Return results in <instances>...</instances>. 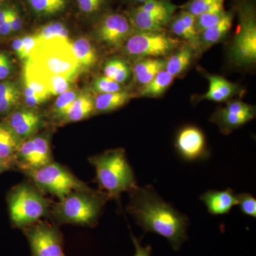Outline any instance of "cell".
Returning a JSON list of instances; mask_svg holds the SVG:
<instances>
[{"instance_id":"cell-1","label":"cell","mask_w":256,"mask_h":256,"mask_svg":"<svg viewBox=\"0 0 256 256\" xmlns=\"http://www.w3.org/2000/svg\"><path fill=\"white\" fill-rule=\"evenodd\" d=\"M129 194L126 210L144 233L158 234L166 238L174 250H180L188 238V217L162 198L151 185L138 186Z\"/></svg>"},{"instance_id":"cell-2","label":"cell","mask_w":256,"mask_h":256,"mask_svg":"<svg viewBox=\"0 0 256 256\" xmlns=\"http://www.w3.org/2000/svg\"><path fill=\"white\" fill-rule=\"evenodd\" d=\"M110 198L106 192L92 188L70 192L52 205L50 217L58 224L94 227L98 222L106 202Z\"/></svg>"},{"instance_id":"cell-3","label":"cell","mask_w":256,"mask_h":256,"mask_svg":"<svg viewBox=\"0 0 256 256\" xmlns=\"http://www.w3.org/2000/svg\"><path fill=\"white\" fill-rule=\"evenodd\" d=\"M95 168L96 181L101 191L117 202L124 192L130 193L138 188L134 172L122 148L108 150L89 158Z\"/></svg>"},{"instance_id":"cell-4","label":"cell","mask_w":256,"mask_h":256,"mask_svg":"<svg viewBox=\"0 0 256 256\" xmlns=\"http://www.w3.org/2000/svg\"><path fill=\"white\" fill-rule=\"evenodd\" d=\"M28 60L45 73L72 80L80 68L70 40L62 37L37 41Z\"/></svg>"},{"instance_id":"cell-5","label":"cell","mask_w":256,"mask_h":256,"mask_svg":"<svg viewBox=\"0 0 256 256\" xmlns=\"http://www.w3.org/2000/svg\"><path fill=\"white\" fill-rule=\"evenodd\" d=\"M10 220L15 228L25 227L50 216L52 204L34 184L23 182L8 195Z\"/></svg>"},{"instance_id":"cell-6","label":"cell","mask_w":256,"mask_h":256,"mask_svg":"<svg viewBox=\"0 0 256 256\" xmlns=\"http://www.w3.org/2000/svg\"><path fill=\"white\" fill-rule=\"evenodd\" d=\"M238 25L230 50V60L240 66L256 62V10L252 0H242L236 8Z\"/></svg>"},{"instance_id":"cell-7","label":"cell","mask_w":256,"mask_h":256,"mask_svg":"<svg viewBox=\"0 0 256 256\" xmlns=\"http://www.w3.org/2000/svg\"><path fill=\"white\" fill-rule=\"evenodd\" d=\"M25 174L40 191L54 195L60 200L70 192L90 188L65 166L54 161Z\"/></svg>"},{"instance_id":"cell-8","label":"cell","mask_w":256,"mask_h":256,"mask_svg":"<svg viewBox=\"0 0 256 256\" xmlns=\"http://www.w3.org/2000/svg\"><path fill=\"white\" fill-rule=\"evenodd\" d=\"M178 42L162 32L133 31L124 44V52L136 60L169 55Z\"/></svg>"},{"instance_id":"cell-9","label":"cell","mask_w":256,"mask_h":256,"mask_svg":"<svg viewBox=\"0 0 256 256\" xmlns=\"http://www.w3.org/2000/svg\"><path fill=\"white\" fill-rule=\"evenodd\" d=\"M32 256H64V238L58 227L40 220L23 228Z\"/></svg>"},{"instance_id":"cell-10","label":"cell","mask_w":256,"mask_h":256,"mask_svg":"<svg viewBox=\"0 0 256 256\" xmlns=\"http://www.w3.org/2000/svg\"><path fill=\"white\" fill-rule=\"evenodd\" d=\"M54 162L50 136L36 134L20 143L14 160V168L24 173L43 168Z\"/></svg>"},{"instance_id":"cell-11","label":"cell","mask_w":256,"mask_h":256,"mask_svg":"<svg viewBox=\"0 0 256 256\" xmlns=\"http://www.w3.org/2000/svg\"><path fill=\"white\" fill-rule=\"evenodd\" d=\"M134 31L126 15L109 13L101 18L96 28L98 40L106 46L118 48L124 45Z\"/></svg>"},{"instance_id":"cell-12","label":"cell","mask_w":256,"mask_h":256,"mask_svg":"<svg viewBox=\"0 0 256 256\" xmlns=\"http://www.w3.org/2000/svg\"><path fill=\"white\" fill-rule=\"evenodd\" d=\"M2 124L22 142L38 133L45 124V118L36 109L18 106L4 118Z\"/></svg>"},{"instance_id":"cell-13","label":"cell","mask_w":256,"mask_h":256,"mask_svg":"<svg viewBox=\"0 0 256 256\" xmlns=\"http://www.w3.org/2000/svg\"><path fill=\"white\" fill-rule=\"evenodd\" d=\"M256 116V109L242 101H232L225 107L218 109L210 118V121L218 124L224 134L242 127Z\"/></svg>"},{"instance_id":"cell-14","label":"cell","mask_w":256,"mask_h":256,"mask_svg":"<svg viewBox=\"0 0 256 256\" xmlns=\"http://www.w3.org/2000/svg\"><path fill=\"white\" fill-rule=\"evenodd\" d=\"M175 146L178 154L185 161L196 162L208 156L204 134L195 126H186L180 130Z\"/></svg>"},{"instance_id":"cell-15","label":"cell","mask_w":256,"mask_h":256,"mask_svg":"<svg viewBox=\"0 0 256 256\" xmlns=\"http://www.w3.org/2000/svg\"><path fill=\"white\" fill-rule=\"evenodd\" d=\"M200 200L212 215L227 214L238 204L237 195L230 188L223 191L208 190L202 195Z\"/></svg>"},{"instance_id":"cell-16","label":"cell","mask_w":256,"mask_h":256,"mask_svg":"<svg viewBox=\"0 0 256 256\" xmlns=\"http://www.w3.org/2000/svg\"><path fill=\"white\" fill-rule=\"evenodd\" d=\"M126 16L130 22L133 30L138 32H162L164 26L171 20L166 16L143 12L137 6L128 10Z\"/></svg>"},{"instance_id":"cell-17","label":"cell","mask_w":256,"mask_h":256,"mask_svg":"<svg viewBox=\"0 0 256 256\" xmlns=\"http://www.w3.org/2000/svg\"><path fill=\"white\" fill-rule=\"evenodd\" d=\"M234 16L233 11L226 12L220 22L200 33L198 34V48L197 50L202 52L208 50L223 40L232 28Z\"/></svg>"},{"instance_id":"cell-18","label":"cell","mask_w":256,"mask_h":256,"mask_svg":"<svg viewBox=\"0 0 256 256\" xmlns=\"http://www.w3.org/2000/svg\"><path fill=\"white\" fill-rule=\"evenodd\" d=\"M206 78L210 82V88L206 94L202 96L201 100L224 102L240 92L236 84L220 76L206 74Z\"/></svg>"},{"instance_id":"cell-19","label":"cell","mask_w":256,"mask_h":256,"mask_svg":"<svg viewBox=\"0 0 256 256\" xmlns=\"http://www.w3.org/2000/svg\"><path fill=\"white\" fill-rule=\"evenodd\" d=\"M22 98V88L14 80L0 82V118L3 119L18 107Z\"/></svg>"},{"instance_id":"cell-20","label":"cell","mask_w":256,"mask_h":256,"mask_svg":"<svg viewBox=\"0 0 256 256\" xmlns=\"http://www.w3.org/2000/svg\"><path fill=\"white\" fill-rule=\"evenodd\" d=\"M94 114L96 112L94 98L88 92H80L66 116L63 124L78 122L88 118Z\"/></svg>"},{"instance_id":"cell-21","label":"cell","mask_w":256,"mask_h":256,"mask_svg":"<svg viewBox=\"0 0 256 256\" xmlns=\"http://www.w3.org/2000/svg\"><path fill=\"white\" fill-rule=\"evenodd\" d=\"M128 90L99 94L94 99L96 114H107L122 107L132 98Z\"/></svg>"},{"instance_id":"cell-22","label":"cell","mask_w":256,"mask_h":256,"mask_svg":"<svg viewBox=\"0 0 256 256\" xmlns=\"http://www.w3.org/2000/svg\"><path fill=\"white\" fill-rule=\"evenodd\" d=\"M166 60L161 58H142L138 60L134 66V80L142 86L150 82L154 76L161 72L164 70Z\"/></svg>"},{"instance_id":"cell-23","label":"cell","mask_w":256,"mask_h":256,"mask_svg":"<svg viewBox=\"0 0 256 256\" xmlns=\"http://www.w3.org/2000/svg\"><path fill=\"white\" fill-rule=\"evenodd\" d=\"M72 46L80 67L84 68L94 67L97 63L98 56L96 48L88 40L82 37L72 43Z\"/></svg>"},{"instance_id":"cell-24","label":"cell","mask_w":256,"mask_h":256,"mask_svg":"<svg viewBox=\"0 0 256 256\" xmlns=\"http://www.w3.org/2000/svg\"><path fill=\"white\" fill-rule=\"evenodd\" d=\"M173 80L174 76L165 70H161L150 82L141 88L138 95L140 97H160L166 92Z\"/></svg>"},{"instance_id":"cell-25","label":"cell","mask_w":256,"mask_h":256,"mask_svg":"<svg viewBox=\"0 0 256 256\" xmlns=\"http://www.w3.org/2000/svg\"><path fill=\"white\" fill-rule=\"evenodd\" d=\"M80 94L78 90L69 89L66 92L58 96L56 100L52 111H50V119L57 124H63L67 114L70 107L73 105L74 101Z\"/></svg>"},{"instance_id":"cell-26","label":"cell","mask_w":256,"mask_h":256,"mask_svg":"<svg viewBox=\"0 0 256 256\" xmlns=\"http://www.w3.org/2000/svg\"><path fill=\"white\" fill-rule=\"evenodd\" d=\"M194 48L191 46L183 47L166 60L164 70L172 76L182 74L191 64Z\"/></svg>"},{"instance_id":"cell-27","label":"cell","mask_w":256,"mask_h":256,"mask_svg":"<svg viewBox=\"0 0 256 256\" xmlns=\"http://www.w3.org/2000/svg\"><path fill=\"white\" fill-rule=\"evenodd\" d=\"M20 141L4 124H0V160L10 162L14 165V160Z\"/></svg>"},{"instance_id":"cell-28","label":"cell","mask_w":256,"mask_h":256,"mask_svg":"<svg viewBox=\"0 0 256 256\" xmlns=\"http://www.w3.org/2000/svg\"><path fill=\"white\" fill-rule=\"evenodd\" d=\"M34 12L40 16H54L66 8L68 0H28Z\"/></svg>"},{"instance_id":"cell-29","label":"cell","mask_w":256,"mask_h":256,"mask_svg":"<svg viewBox=\"0 0 256 256\" xmlns=\"http://www.w3.org/2000/svg\"><path fill=\"white\" fill-rule=\"evenodd\" d=\"M105 76L112 79L118 84H124L130 76L131 70L124 60L119 58H112L108 60L104 67Z\"/></svg>"},{"instance_id":"cell-30","label":"cell","mask_w":256,"mask_h":256,"mask_svg":"<svg viewBox=\"0 0 256 256\" xmlns=\"http://www.w3.org/2000/svg\"><path fill=\"white\" fill-rule=\"evenodd\" d=\"M169 23L170 30L173 34L188 41L194 50H198V35L194 34L190 32L178 13L172 16Z\"/></svg>"},{"instance_id":"cell-31","label":"cell","mask_w":256,"mask_h":256,"mask_svg":"<svg viewBox=\"0 0 256 256\" xmlns=\"http://www.w3.org/2000/svg\"><path fill=\"white\" fill-rule=\"evenodd\" d=\"M225 1L226 0H190L182 6H180V8L181 10L197 16L210 10L224 8Z\"/></svg>"},{"instance_id":"cell-32","label":"cell","mask_w":256,"mask_h":256,"mask_svg":"<svg viewBox=\"0 0 256 256\" xmlns=\"http://www.w3.org/2000/svg\"><path fill=\"white\" fill-rule=\"evenodd\" d=\"M226 12V11L224 6V8H218V9L210 10V11L196 16L195 30H196V33L200 34L202 32L220 22Z\"/></svg>"},{"instance_id":"cell-33","label":"cell","mask_w":256,"mask_h":256,"mask_svg":"<svg viewBox=\"0 0 256 256\" xmlns=\"http://www.w3.org/2000/svg\"><path fill=\"white\" fill-rule=\"evenodd\" d=\"M34 35L36 37L37 41L50 40L56 37L69 38L68 30L63 24L60 22L47 24L37 30Z\"/></svg>"},{"instance_id":"cell-34","label":"cell","mask_w":256,"mask_h":256,"mask_svg":"<svg viewBox=\"0 0 256 256\" xmlns=\"http://www.w3.org/2000/svg\"><path fill=\"white\" fill-rule=\"evenodd\" d=\"M43 73L47 88L50 95L60 96L70 89L72 79L62 76L52 75L44 72Z\"/></svg>"},{"instance_id":"cell-35","label":"cell","mask_w":256,"mask_h":256,"mask_svg":"<svg viewBox=\"0 0 256 256\" xmlns=\"http://www.w3.org/2000/svg\"><path fill=\"white\" fill-rule=\"evenodd\" d=\"M94 92L96 94H104L108 92H120L124 90L122 84L114 82L112 79L108 78L105 76L97 77L94 79L92 84Z\"/></svg>"},{"instance_id":"cell-36","label":"cell","mask_w":256,"mask_h":256,"mask_svg":"<svg viewBox=\"0 0 256 256\" xmlns=\"http://www.w3.org/2000/svg\"><path fill=\"white\" fill-rule=\"evenodd\" d=\"M80 12L87 16L99 14L107 5L108 0H76Z\"/></svg>"},{"instance_id":"cell-37","label":"cell","mask_w":256,"mask_h":256,"mask_svg":"<svg viewBox=\"0 0 256 256\" xmlns=\"http://www.w3.org/2000/svg\"><path fill=\"white\" fill-rule=\"evenodd\" d=\"M237 200L240 212L249 216L256 217V200L252 194L248 193H242L237 194Z\"/></svg>"},{"instance_id":"cell-38","label":"cell","mask_w":256,"mask_h":256,"mask_svg":"<svg viewBox=\"0 0 256 256\" xmlns=\"http://www.w3.org/2000/svg\"><path fill=\"white\" fill-rule=\"evenodd\" d=\"M14 69V62L11 55L8 52L0 50V80L9 78Z\"/></svg>"},{"instance_id":"cell-39","label":"cell","mask_w":256,"mask_h":256,"mask_svg":"<svg viewBox=\"0 0 256 256\" xmlns=\"http://www.w3.org/2000/svg\"><path fill=\"white\" fill-rule=\"evenodd\" d=\"M10 23H11L12 31V33L20 31L22 26V20L20 12L15 8L12 6L10 16Z\"/></svg>"},{"instance_id":"cell-40","label":"cell","mask_w":256,"mask_h":256,"mask_svg":"<svg viewBox=\"0 0 256 256\" xmlns=\"http://www.w3.org/2000/svg\"><path fill=\"white\" fill-rule=\"evenodd\" d=\"M131 238L134 248H136V254L133 256H152V246H142L141 244L140 240L136 238L134 234L131 232Z\"/></svg>"},{"instance_id":"cell-41","label":"cell","mask_w":256,"mask_h":256,"mask_svg":"<svg viewBox=\"0 0 256 256\" xmlns=\"http://www.w3.org/2000/svg\"><path fill=\"white\" fill-rule=\"evenodd\" d=\"M22 40L24 52L26 60L30 58L32 50L36 45L37 40L34 35L33 34L24 36L22 38Z\"/></svg>"},{"instance_id":"cell-42","label":"cell","mask_w":256,"mask_h":256,"mask_svg":"<svg viewBox=\"0 0 256 256\" xmlns=\"http://www.w3.org/2000/svg\"><path fill=\"white\" fill-rule=\"evenodd\" d=\"M12 50H14V53L18 56V58L21 60H26V57H25L24 52L22 40L20 37L14 38L12 43Z\"/></svg>"},{"instance_id":"cell-43","label":"cell","mask_w":256,"mask_h":256,"mask_svg":"<svg viewBox=\"0 0 256 256\" xmlns=\"http://www.w3.org/2000/svg\"><path fill=\"white\" fill-rule=\"evenodd\" d=\"M12 6H5L0 8V26L8 20Z\"/></svg>"},{"instance_id":"cell-44","label":"cell","mask_w":256,"mask_h":256,"mask_svg":"<svg viewBox=\"0 0 256 256\" xmlns=\"http://www.w3.org/2000/svg\"><path fill=\"white\" fill-rule=\"evenodd\" d=\"M12 33V31L11 23H10L9 16L8 20L0 26V35L1 36H8V35H10Z\"/></svg>"},{"instance_id":"cell-45","label":"cell","mask_w":256,"mask_h":256,"mask_svg":"<svg viewBox=\"0 0 256 256\" xmlns=\"http://www.w3.org/2000/svg\"><path fill=\"white\" fill-rule=\"evenodd\" d=\"M14 169V165L10 162L0 160V174L4 172Z\"/></svg>"},{"instance_id":"cell-46","label":"cell","mask_w":256,"mask_h":256,"mask_svg":"<svg viewBox=\"0 0 256 256\" xmlns=\"http://www.w3.org/2000/svg\"><path fill=\"white\" fill-rule=\"evenodd\" d=\"M128 2L132 3L134 4H141L143 3L146 2L150 1V0H127Z\"/></svg>"},{"instance_id":"cell-47","label":"cell","mask_w":256,"mask_h":256,"mask_svg":"<svg viewBox=\"0 0 256 256\" xmlns=\"http://www.w3.org/2000/svg\"><path fill=\"white\" fill-rule=\"evenodd\" d=\"M2 1V0H0V3H1Z\"/></svg>"},{"instance_id":"cell-48","label":"cell","mask_w":256,"mask_h":256,"mask_svg":"<svg viewBox=\"0 0 256 256\" xmlns=\"http://www.w3.org/2000/svg\"></svg>"}]
</instances>
